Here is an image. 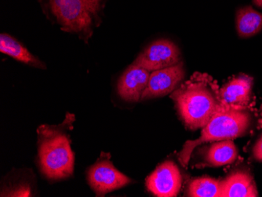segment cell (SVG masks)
<instances>
[{
	"instance_id": "8",
	"label": "cell",
	"mask_w": 262,
	"mask_h": 197,
	"mask_svg": "<svg viewBox=\"0 0 262 197\" xmlns=\"http://www.w3.org/2000/svg\"><path fill=\"white\" fill-rule=\"evenodd\" d=\"M185 76V69L182 61L175 65L151 72L141 101L161 98L171 94L180 86Z\"/></svg>"
},
{
	"instance_id": "1",
	"label": "cell",
	"mask_w": 262,
	"mask_h": 197,
	"mask_svg": "<svg viewBox=\"0 0 262 197\" xmlns=\"http://www.w3.org/2000/svg\"><path fill=\"white\" fill-rule=\"evenodd\" d=\"M219 90L217 81L212 76L195 73L171 93L170 98L187 128L192 130L204 128L225 105Z\"/></svg>"
},
{
	"instance_id": "3",
	"label": "cell",
	"mask_w": 262,
	"mask_h": 197,
	"mask_svg": "<svg viewBox=\"0 0 262 197\" xmlns=\"http://www.w3.org/2000/svg\"><path fill=\"white\" fill-rule=\"evenodd\" d=\"M257 115L250 106H233L225 104L202 129L201 135L197 139L185 142L179 160L185 167L189 163L194 150L202 144L245 136L257 127Z\"/></svg>"
},
{
	"instance_id": "2",
	"label": "cell",
	"mask_w": 262,
	"mask_h": 197,
	"mask_svg": "<svg viewBox=\"0 0 262 197\" xmlns=\"http://www.w3.org/2000/svg\"><path fill=\"white\" fill-rule=\"evenodd\" d=\"M108 0H39L42 13L63 32L88 43L102 22Z\"/></svg>"
},
{
	"instance_id": "18",
	"label": "cell",
	"mask_w": 262,
	"mask_h": 197,
	"mask_svg": "<svg viewBox=\"0 0 262 197\" xmlns=\"http://www.w3.org/2000/svg\"><path fill=\"white\" fill-rule=\"evenodd\" d=\"M260 114L262 115V104H261V105H260Z\"/></svg>"
},
{
	"instance_id": "9",
	"label": "cell",
	"mask_w": 262,
	"mask_h": 197,
	"mask_svg": "<svg viewBox=\"0 0 262 197\" xmlns=\"http://www.w3.org/2000/svg\"><path fill=\"white\" fill-rule=\"evenodd\" d=\"M150 72L131 64L118 80L117 92L123 101L138 102L148 86Z\"/></svg>"
},
{
	"instance_id": "16",
	"label": "cell",
	"mask_w": 262,
	"mask_h": 197,
	"mask_svg": "<svg viewBox=\"0 0 262 197\" xmlns=\"http://www.w3.org/2000/svg\"><path fill=\"white\" fill-rule=\"evenodd\" d=\"M253 157L257 161L262 162V135L253 148Z\"/></svg>"
},
{
	"instance_id": "7",
	"label": "cell",
	"mask_w": 262,
	"mask_h": 197,
	"mask_svg": "<svg viewBox=\"0 0 262 197\" xmlns=\"http://www.w3.org/2000/svg\"><path fill=\"white\" fill-rule=\"evenodd\" d=\"M182 185L180 170L171 160L163 162L146 179L147 189L159 197L177 196Z\"/></svg>"
},
{
	"instance_id": "12",
	"label": "cell",
	"mask_w": 262,
	"mask_h": 197,
	"mask_svg": "<svg viewBox=\"0 0 262 197\" xmlns=\"http://www.w3.org/2000/svg\"><path fill=\"white\" fill-rule=\"evenodd\" d=\"M238 157V149L231 139L213 142L203 152L204 167H222L232 164Z\"/></svg>"
},
{
	"instance_id": "10",
	"label": "cell",
	"mask_w": 262,
	"mask_h": 197,
	"mask_svg": "<svg viewBox=\"0 0 262 197\" xmlns=\"http://www.w3.org/2000/svg\"><path fill=\"white\" fill-rule=\"evenodd\" d=\"M253 78L247 75L235 76L219 90L225 104L233 106H250L252 92Z\"/></svg>"
},
{
	"instance_id": "5",
	"label": "cell",
	"mask_w": 262,
	"mask_h": 197,
	"mask_svg": "<svg viewBox=\"0 0 262 197\" xmlns=\"http://www.w3.org/2000/svg\"><path fill=\"white\" fill-rule=\"evenodd\" d=\"M106 156L107 154L102 152L100 159L88 171V183L98 196H104L132 182L130 179L114 167L110 157Z\"/></svg>"
},
{
	"instance_id": "13",
	"label": "cell",
	"mask_w": 262,
	"mask_h": 197,
	"mask_svg": "<svg viewBox=\"0 0 262 197\" xmlns=\"http://www.w3.org/2000/svg\"><path fill=\"white\" fill-rule=\"evenodd\" d=\"M0 52L31 67L43 70L47 69L43 61L33 55L23 44L9 34L1 33L0 35Z\"/></svg>"
},
{
	"instance_id": "11",
	"label": "cell",
	"mask_w": 262,
	"mask_h": 197,
	"mask_svg": "<svg viewBox=\"0 0 262 197\" xmlns=\"http://www.w3.org/2000/svg\"><path fill=\"white\" fill-rule=\"evenodd\" d=\"M258 196L251 173L247 170H235L222 180V197Z\"/></svg>"
},
{
	"instance_id": "17",
	"label": "cell",
	"mask_w": 262,
	"mask_h": 197,
	"mask_svg": "<svg viewBox=\"0 0 262 197\" xmlns=\"http://www.w3.org/2000/svg\"><path fill=\"white\" fill-rule=\"evenodd\" d=\"M253 2L257 7L262 8V0H253Z\"/></svg>"
},
{
	"instance_id": "14",
	"label": "cell",
	"mask_w": 262,
	"mask_h": 197,
	"mask_svg": "<svg viewBox=\"0 0 262 197\" xmlns=\"http://www.w3.org/2000/svg\"><path fill=\"white\" fill-rule=\"evenodd\" d=\"M235 23L239 37H252L262 30V14L251 7H241L237 10Z\"/></svg>"
},
{
	"instance_id": "4",
	"label": "cell",
	"mask_w": 262,
	"mask_h": 197,
	"mask_svg": "<svg viewBox=\"0 0 262 197\" xmlns=\"http://www.w3.org/2000/svg\"><path fill=\"white\" fill-rule=\"evenodd\" d=\"M73 120L74 116L67 113L62 125H43L38 129L39 167L43 176L50 180H61L73 174L74 154L66 132Z\"/></svg>"
},
{
	"instance_id": "15",
	"label": "cell",
	"mask_w": 262,
	"mask_h": 197,
	"mask_svg": "<svg viewBox=\"0 0 262 197\" xmlns=\"http://www.w3.org/2000/svg\"><path fill=\"white\" fill-rule=\"evenodd\" d=\"M187 196L222 197V180L210 177H200L190 182Z\"/></svg>"
},
{
	"instance_id": "6",
	"label": "cell",
	"mask_w": 262,
	"mask_h": 197,
	"mask_svg": "<svg viewBox=\"0 0 262 197\" xmlns=\"http://www.w3.org/2000/svg\"><path fill=\"white\" fill-rule=\"evenodd\" d=\"M182 61V53L178 46L170 39L153 41L143 50L132 64L151 73L175 65Z\"/></svg>"
}]
</instances>
